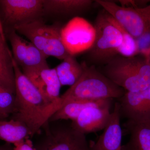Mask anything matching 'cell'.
<instances>
[{
    "label": "cell",
    "instance_id": "23",
    "mask_svg": "<svg viewBox=\"0 0 150 150\" xmlns=\"http://www.w3.org/2000/svg\"><path fill=\"white\" fill-rule=\"evenodd\" d=\"M16 110V93L0 83V120H6Z\"/></svg>",
    "mask_w": 150,
    "mask_h": 150
},
{
    "label": "cell",
    "instance_id": "17",
    "mask_svg": "<svg viewBox=\"0 0 150 150\" xmlns=\"http://www.w3.org/2000/svg\"><path fill=\"white\" fill-rule=\"evenodd\" d=\"M13 59L12 54L7 46L5 36L0 34V83L16 93Z\"/></svg>",
    "mask_w": 150,
    "mask_h": 150
},
{
    "label": "cell",
    "instance_id": "3",
    "mask_svg": "<svg viewBox=\"0 0 150 150\" xmlns=\"http://www.w3.org/2000/svg\"><path fill=\"white\" fill-rule=\"evenodd\" d=\"M101 72L126 91H141L150 85V62L143 55H117L103 66Z\"/></svg>",
    "mask_w": 150,
    "mask_h": 150
},
{
    "label": "cell",
    "instance_id": "21",
    "mask_svg": "<svg viewBox=\"0 0 150 150\" xmlns=\"http://www.w3.org/2000/svg\"><path fill=\"white\" fill-rule=\"evenodd\" d=\"M47 57L31 43H28L25 59L21 66L23 72L39 69L48 67Z\"/></svg>",
    "mask_w": 150,
    "mask_h": 150
},
{
    "label": "cell",
    "instance_id": "16",
    "mask_svg": "<svg viewBox=\"0 0 150 150\" xmlns=\"http://www.w3.org/2000/svg\"><path fill=\"white\" fill-rule=\"evenodd\" d=\"M55 69L61 85L71 87L82 76L84 71V62L80 64L74 56L69 55Z\"/></svg>",
    "mask_w": 150,
    "mask_h": 150
},
{
    "label": "cell",
    "instance_id": "7",
    "mask_svg": "<svg viewBox=\"0 0 150 150\" xmlns=\"http://www.w3.org/2000/svg\"><path fill=\"white\" fill-rule=\"evenodd\" d=\"M62 41L70 55L88 51L95 38L94 25L80 17H75L61 29Z\"/></svg>",
    "mask_w": 150,
    "mask_h": 150
},
{
    "label": "cell",
    "instance_id": "11",
    "mask_svg": "<svg viewBox=\"0 0 150 150\" xmlns=\"http://www.w3.org/2000/svg\"><path fill=\"white\" fill-rule=\"evenodd\" d=\"M110 106L111 103L86 108L71 121L72 126L85 135L103 130L110 118Z\"/></svg>",
    "mask_w": 150,
    "mask_h": 150
},
{
    "label": "cell",
    "instance_id": "14",
    "mask_svg": "<svg viewBox=\"0 0 150 150\" xmlns=\"http://www.w3.org/2000/svg\"><path fill=\"white\" fill-rule=\"evenodd\" d=\"M125 127L130 139L121 150H150V121L137 122L128 120Z\"/></svg>",
    "mask_w": 150,
    "mask_h": 150
},
{
    "label": "cell",
    "instance_id": "1",
    "mask_svg": "<svg viewBox=\"0 0 150 150\" xmlns=\"http://www.w3.org/2000/svg\"><path fill=\"white\" fill-rule=\"evenodd\" d=\"M126 92L105 76L96 67L88 65L84 62V71L82 76L57 101L49 105L45 113V118L48 120L56 110L71 100L119 99Z\"/></svg>",
    "mask_w": 150,
    "mask_h": 150
},
{
    "label": "cell",
    "instance_id": "24",
    "mask_svg": "<svg viewBox=\"0 0 150 150\" xmlns=\"http://www.w3.org/2000/svg\"><path fill=\"white\" fill-rule=\"evenodd\" d=\"M8 38L12 49L13 59L21 67L26 56L28 42L23 39L13 28L9 31Z\"/></svg>",
    "mask_w": 150,
    "mask_h": 150
},
{
    "label": "cell",
    "instance_id": "9",
    "mask_svg": "<svg viewBox=\"0 0 150 150\" xmlns=\"http://www.w3.org/2000/svg\"><path fill=\"white\" fill-rule=\"evenodd\" d=\"M119 99L121 115L134 122L150 121V85L141 91H126Z\"/></svg>",
    "mask_w": 150,
    "mask_h": 150
},
{
    "label": "cell",
    "instance_id": "18",
    "mask_svg": "<svg viewBox=\"0 0 150 150\" xmlns=\"http://www.w3.org/2000/svg\"><path fill=\"white\" fill-rule=\"evenodd\" d=\"M31 132L27 126L14 119L0 120V140L13 145L28 139Z\"/></svg>",
    "mask_w": 150,
    "mask_h": 150
},
{
    "label": "cell",
    "instance_id": "19",
    "mask_svg": "<svg viewBox=\"0 0 150 150\" xmlns=\"http://www.w3.org/2000/svg\"><path fill=\"white\" fill-rule=\"evenodd\" d=\"M61 29L56 25H46V44L42 52L47 58L53 56L63 60L70 55L62 41Z\"/></svg>",
    "mask_w": 150,
    "mask_h": 150
},
{
    "label": "cell",
    "instance_id": "27",
    "mask_svg": "<svg viewBox=\"0 0 150 150\" xmlns=\"http://www.w3.org/2000/svg\"><path fill=\"white\" fill-rule=\"evenodd\" d=\"M140 54H142V55L144 56L150 62V47L141 51Z\"/></svg>",
    "mask_w": 150,
    "mask_h": 150
},
{
    "label": "cell",
    "instance_id": "4",
    "mask_svg": "<svg viewBox=\"0 0 150 150\" xmlns=\"http://www.w3.org/2000/svg\"><path fill=\"white\" fill-rule=\"evenodd\" d=\"M93 25L95 38L91 48L87 51V59L91 65L103 66L119 55L118 50L123 43V36L103 9L98 14Z\"/></svg>",
    "mask_w": 150,
    "mask_h": 150
},
{
    "label": "cell",
    "instance_id": "25",
    "mask_svg": "<svg viewBox=\"0 0 150 150\" xmlns=\"http://www.w3.org/2000/svg\"><path fill=\"white\" fill-rule=\"evenodd\" d=\"M13 150H35L32 142L28 139L14 145Z\"/></svg>",
    "mask_w": 150,
    "mask_h": 150
},
{
    "label": "cell",
    "instance_id": "28",
    "mask_svg": "<svg viewBox=\"0 0 150 150\" xmlns=\"http://www.w3.org/2000/svg\"><path fill=\"white\" fill-rule=\"evenodd\" d=\"M0 34H1V35H2L3 36H5L4 34V30H3L1 20H0Z\"/></svg>",
    "mask_w": 150,
    "mask_h": 150
},
{
    "label": "cell",
    "instance_id": "10",
    "mask_svg": "<svg viewBox=\"0 0 150 150\" xmlns=\"http://www.w3.org/2000/svg\"><path fill=\"white\" fill-rule=\"evenodd\" d=\"M23 72L50 104L58 100L62 85L55 69L47 67Z\"/></svg>",
    "mask_w": 150,
    "mask_h": 150
},
{
    "label": "cell",
    "instance_id": "5",
    "mask_svg": "<svg viewBox=\"0 0 150 150\" xmlns=\"http://www.w3.org/2000/svg\"><path fill=\"white\" fill-rule=\"evenodd\" d=\"M41 128L44 133L34 146L35 150H92L85 134L71 123L47 121Z\"/></svg>",
    "mask_w": 150,
    "mask_h": 150
},
{
    "label": "cell",
    "instance_id": "22",
    "mask_svg": "<svg viewBox=\"0 0 150 150\" xmlns=\"http://www.w3.org/2000/svg\"><path fill=\"white\" fill-rule=\"evenodd\" d=\"M108 14V18L119 30L123 36V43L118 49V54L127 57H133L139 55L140 53L139 49L137 40L110 15Z\"/></svg>",
    "mask_w": 150,
    "mask_h": 150
},
{
    "label": "cell",
    "instance_id": "12",
    "mask_svg": "<svg viewBox=\"0 0 150 150\" xmlns=\"http://www.w3.org/2000/svg\"><path fill=\"white\" fill-rule=\"evenodd\" d=\"M120 105L115 103L108 122L96 143H90L92 150H121L122 132Z\"/></svg>",
    "mask_w": 150,
    "mask_h": 150
},
{
    "label": "cell",
    "instance_id": "26",
    "mask_svg": "<svg viewBox=\"0 0 150 150\" xmlns=\"http://www.w3.org/2000/svg\"><path fill=\"white\" fill-rule=\"evenodd\" d=\"M13 147L11 144L6 143L4 144L0 145V150H13Z\"/></svg>",
    "mask_w": 150,
    "mask_h": 150
},
{
    "label": "cell",
    "instance_id": "13",
    "mask_svg": "<svg viewBox=\"0 0 150 150\" xmlns=\"http://www.w3.org/2000/svg\"><path fill=\"white\" fill-rule=\"evenodd\" d=\"M112 99L74 100L68 101L56 110L48 119L49 121L70 120L74 121L86 108L101 106L111 103Z\"/></svg>",
    "mask_w": 150,
    "mask_h": 150
},
{
    "label": "cell",
    "instance_id": "8",
    "mask_svg": "<svg viewBox=\"0 0 150 150\" xmlns=\"http://www.w3.org/2000/svg\"><path fill=\"white\" fill-rule=\"evenodd\" d=\"M0 6L7 24L12 27L34 20L43 14V0H1Z\"/></svg>",
    "mask_w": 150,
    "mask_h": 150
},
{
    "label": "cell",
    "instance_id": "2",
    "mask_svg": "<svg viewBox=\"0 0 150 150\" xmlns=\"http://www.w3.org/2000/svg\"><path fill=\"white\" fill-rule=\"evenodd\" d=\"M15 78L16 110L12 119L24 123L31 136L40 132L43 117L50 104L13 59Z\"/></svg>",
    "mask_w": 150,
    "mask_h": 150
},
{
    "label": "cell",
    "instance_id": "6",
    "mask_svg": "<svg viewBox=\"0 0 150 150\" xmlns=\"http://www.w3.org/2000/svg\"><path fill=\"white\" fill-rule=\"evenodd\" d=\"M95 1L136 40L150 34V4L143 8L127 7L111 1Z\"/></svg>",
    "mask_w": 150,
    "mask_h": 150
},
{
    "label": "cell",
    "instance_id": "15",
    "mask_svg": "<svg viewBox=\"0 0 150 150\" xmlns=\"http://www.w3.org/2000/svg\"><path fill=\"white\" fill-rule=\"evenodd\" d=\"M91 0H43V13L74 14L90 8Z\"/></svg>",
    "mask_w": 150,
    "mask_h": 150
},
{
    "label": "cell",
    "instance_id": "20",
    "mask_svg": "<svg viewBox=\"0 0 150 150\" xmlns=\"http://www.w3.org/2000/svg\"><path fill=\"white\" fill-rule=\"evenodd\" d=\"M46 25L43 21L39 18L16 25L13 28L28 38L30 43L42 52L46 44Z\"/></svg>",
    "mask_w": 150,
    "mask_h": 150
}]
</instances>
